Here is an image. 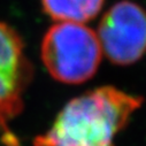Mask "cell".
Instances as JSON below:
<instances>
[{
	"instance_id": "obj_1",
	"label": "cell",
	"mask_w": 146,
	"mask_h": 146,
	"mask_svg": "<svg viewBox=\"0 0 146 146\" xmlns=\"http://www.w3.org/2000/svg\"><path fill=\"white\" fill-rule=\"evenodd\" d=\"M144 98L115 86L92 89L64 105L33 146H115V138Z\"/></svg>"
},
{
	"instance_id": "obj_2",
	"label": "cell",
	"mask_w": 146,
	"mask_h": 146,
	"mask_svg": "<svg viewBox=\"0 0 146 146\" xmlns=\"http://www.w3.org/2000/svg\"><path fill=\"white\" fill-rule=\"evenodd\" d=\"M40 54L55 81L77 85L96 75L102 50L97 32L85 24L56 22L44 36Z\"/></svg>"
},
{
	"instance_id": "obj_3",
	"label": "cell",
	"mask_w": 146,
	"mask_h": 146,
	"mask_svg": "<svg viewBox=\"0 0 146 146\" xmlns=\"http://www.w3.org/2000/svg\"><path fill=\"white\" fill-rule=\"evenodd\" d=\"M102 54L114 64L130 66L146 53V11L121 0L102 16L97 31Z\"/></svg>"
},
{
	"instance_id": "obj_4",
	"label": "cell",
	"mask_w": 146,
	"mask_h": 146,
	"mask_svg": "<svg viewBox=\"0 0 146 146\" xmlns=\"http://www.w3.org/2000/svg\"><path fill=\"white\" fill-rule=\"evenodd\" d=\"M32 78V66L21 36L0 22V129L7 128L23 108V96Z\"/></svg>"
},
{
	"instance_id": "obj_5",
	"label": "cell",
	"mask_w": 146,
	"mask_h": 146,
	"mask_svg": "<svg viewBox=\"0 0 146 146\" xmlns=\"http://www.w3.org/2000/svg\"><path fill=\"white\" fill-rule=\"evenodd\" d=\"M105 0H42L44 12L56 22L85 24L102 9Z\"/></svg>"
}]
</instances>
